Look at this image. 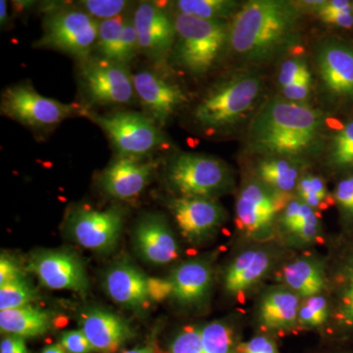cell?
Masks as SVG:
<instances>
[{
    "instance_id": "1",
    "label": "cell",
    "mask_w": 353,
    "mask_h": 353,
    "mask_svg": "<svg viewBox=\"0 0 353 353\" xmlns=\"http://www.w3.org/2000/svg\"><path fill=\"white\" fill-rule=\"evenodd\" d=\"M323 125V114L317 109L275 99L252 120L248 143L253 152L267 158L296 159L319 145Z\"/></svg>"
},
{
    "instance_id": "2",
    "label": "cell",
    "mask_w": 353,
    "mask_h": 353,
    "mask_svg": "<svg viewBox=\"0 0 353 353\" xmlns=\"http://www.w3.org/2000/svg\"><path fill=\"white\" fill-rule=\"evenodd\" d=\"M299 19V11L290 2L250 0L234 15L229 46L245 61H267L292 43Z\"/></svg>"
},
{
    "instance_id": "3",
    "label": "cell",
    "mask_w": 353,
    "mask_h": 353,
    "mask_svg": "<svg viewBox=\"0 0 353 353\" xmlns=\"http://www.w3.org/2000/svg\"><path fill=\"white\" fill-rule=\"evenodd\" d=\"M261 79L241 72L221 79L210 87L194 108V122L208 132L234 126L252 110L261 92Z\"/></svg>"
},
{
    "instance_id": "4",
    "label": "cell",
    "mask_w": 353,
    "mask_h": 353,
    "mask_svg": "<svg viewBox=\"0 0 353 353\" xmlns=\"http://www.w3.org/2000/svg\"><path fill=\"white\" fill-rule=\"evenodd\" d=\"M174 22V61L192 76H205L229 46L230 26L222 20L201 19L183 13L176 14Z\"/></svg>"
},
{
    "instance_id": "5",
    "label": "cell",
    "mask_w": 353,
    "mask_h": 353,
    "mask_svg": "<svg viewBox=\"0 0 353 353\" xmlns=\"http://www.w3.org/2000/svg\"><path fill=\"white\" fill-rule=\"evenodd\" d=\"M99 25V21L78 6L55 7L46 12L43 37L34 46L62 51L82 62L92 57Z\"/></svg>"
},
{
    "instance_id": "6",
    "label": "cell",
    "mask_w": 353,
    "mask_h": 353,
    "mask_svg": "<svg viewBox=\"0 0 353 353\" xmlns=\"http://www.w3.org/2000/svg\"><path fill=\"white\" fill-rule=\"evenodd\" d=\"M167 181L185 197L212 199L233 185V175L224 162L199 153H181L169 163Z\"/></svg>"
},
{
    "instance_id": "7",
    "label": "cell",
    "mask_w": 353,
    "mask_h": 353,
    "mask_svg": "<svg viewBox=\"0 0 353 353\" xmlns=\"http://www.w3.org/2000/svg\"><path fill=\"white\" fill-rule=\"evenodd\" d=\"M105 132L120 157L146 159L164 145L160 128L145 114L120 111L110 115L85 112Z\"/></svg>"
},
{
    "instance_id": "8",
    "label": "cell",
    "mask_w": 353,
    "mask_h": 353,
    "mask_svg": "<svg viewBox=\"0 0 353 353\" xmlns=\"http://www.w3.org/2000/svg\"><path fill=\"white\" fill-rule=\"evenodd\" d=\"M78 78L85 99L95 105L131 103L136 95L128 66L99 55L80 62Z\"/></svg>"
},
{
    "instance_id": "9",
    "label": "cell",
    "mask_w": 353,
    "mask_h": 353,
    "mask_svg": "<svg viewBox=\"0 0 353 353\" xmlns=\"http://www.w3.org/2000/svg\"><path fill=\"white\" fill-rule=\"evenodd\" d=\"M0 109L7 117L38 131L53 129L78 113V106L43 97L28 83L4 90Z\"/></svg>"
},
{
    "instance_id": "10",
    "label": "cell",
    "mask_w": 353,
    "mask_h": 353,
    "mask_svg": "<svg viewBox=\"0 0 353 353\" xmlns=\"http://www.w3.org/2000/svg\"><path fill=\"white\" fill-rule=\"evenodd\" d=\"M123 222L122 210L116 206L106 210L76 208L67 218V232L87 250L106 252L117 243Z\"/></svg>"
},
{
    "instance_id": "11",
    "label": "cell",
    "mask_w": 353,
    "mask_h": 353,
    "mask_svg": "<svg viewBox=\"0 0 353 353\" xmlns=\"http://www.w3.org/2000/svg\"><path fill=\"white\" fill-rule=\"evenodd\" d=\"M283 208L270 188L259 180L248 182L236 199L238 227L253 240H269L279 210Z\"/></svg>"
},
{
    "instance_id": "12",
    "label": "cell",
    "mask_w": 353,
    "mask_h": 353,
    "mask_svg": "<svg viewBox=\"0 0 353 353\" xmlns=\"http://www.w3.org/2000/svg\"><path fill=\"white\" fill-rule=\"evenodd\" d=\"M139 52L155 64L164 63L172 54L176 39L174 19L155 2H139L132 13Z\"/></svg>"
},
{
    "instance_id": "13",
    "label": "cell",
    "mask_w": 353,
    "mask_h": 353,
    "mask_svg": "<svg viewBox=\"0 0 353 353\" xmlns=\"http://www.w3.org/2000/svg\"><path fill=\"white\" fill-rule=\"evenodd\" d=\"M27 270L44 287L85 292L88 281L83 265L76 255L62 250H41L28 260Z\"/></svg>"
},
{
    "instance_id": "14",
    "label": "cell",
    "mask_w": 353,
    "mask_h": 353,
    "mask_svg": "<svg viewBox=\"0 0 353 353\" xmlns=\"http://www.w3.org/2000/svg\"><path fill=\"white\" fill-rule=\"evenodd\" d=\"M134 90L148 117L161 128L165 126L185 102L182 88L150 70L132 75Z\"/></svg>"
},
{
    "instance_id": "15",
    "label": "cell",
    "mask_w": 353,
    "mask_h": 353,
    "mask_svg": "<svg viewBox=\"0 0 353 353\" xmlns=\"http://www.w3.org/2000/svg\"><path fill=\"white\" fill-rule=\"evenodd\" d=\"M181 233L190 243H199L217 231L225 213L217 202L201 197L179 196L170 202Z\"/></svg>"
},
{
    "instance_id": "16",
    "label": "cell",
    "mask_w": 353,
    "mask_h": 353,
    "mask_svg": "<svg viewBox=\"0 0 353 353\" xmlns=\"http://www.w3.org/2000/svg\"><path fill=\"white\" fill-rule=\"evenodd\" d=\"M157 167L155 160L118 157L101 176V185L108 196L130 201L139 196Z\"/></svg>"
},
{
    "instance_id": "17",
    "label": "cell",
    "mask_w": 353,
    "mask_h": 353,
    "mask_svg": "<svg viewBox=\"0 0 353 353\" xmlns=\"http://www.w3.org/2000/svg\"><path fill=\"white\" fill-rule=\"evenodd\" d=\"M317 65L330 94L353 101V48L339 41H327L317 51Z\"/></svg>"
},
{
    "instance_id": "18",
    "label": "cell",
    "mask_w": 353,
    "mask_h": 353,
    "mask_svg": "<svg viewBox=\"0 0 353 353\" xmlns=\"http://www.w3.org/2000/svg\"><path fill=\"white\" fill-rule=\"evenodd\" d=\"M134 241L139 255L150 263L168 264L179 257L175 234L160 216L148 215L139 221Z\"/></svg>"
},
{
    "instance_id": "19",
    "label": "cell",
    "mask_w": 353,
    "mask_h": 353,
    "mask_svg": "<svg viewBox=\"0 0 353 353\" xmlns=\"http://www.w3.org/2000/svg\"><path fill=\"white\" fill-rule=\"evenodd\" d=\"M80 327L94 352L114 353L132 338V328L119 316L102 309H90L81 316Z\"/></svg>"
},
{
    "instance_id": "20",
    "label": "cell",
    "mask_w": 353,
    "mask_h": 353,
    "mask_svg": "<svg viewBox=\"0 0 353 353\" xmlns=\"http://www.w3.org/2000/svg\"><path fill=\"white\" fill-rule=\"evenodd\" d=\"M104 288L115 303L130 309H141L150 303L148 276L129 263L114 265L104 278Z\"/></svg>"
},
{
    "instance_id": "21",
    "label": "cell",
    "mask_w": 353,
    "mask_h": 353,
    "mask_svg": "<svg viewBox=\"0 0 353 353\" xmlns=\"http://www.w3.org/2000/svg\"><path fill=\"white\" fill-rule=\"evenodd\" d=\"M172 296L183 305L201 303L212 285V270L202 260H190L176 267L170 277Z\"/></svg>"
},
{
    "instance_id": "22",
    "label": "cell",
    "mask_w": 353,
    "mask_h": 353,
    "mask_svg": "<svg viewBox=\"0 0 353 353\" xmlns=\"http://www.w3.org/2000/svg\"><path fill=\"white\" fill-rule=\"evenodd\" d=\"M272 255L264 250H250L234 259L225 274V288L231 294H241L259 284L271 269Z\"/></svg>"
},
{
    "instance_id": "23",
    "label": "cell",
    "mask_w": 353,
    "mask_h": 353,
    "mask_svg": "<svg viewBox=\"0 0 353 353\" xmlns=\"http://www.w3.org/2000/svg\"><path fill=\"white\" fill-rule=\"evenodd\" d=\"M299 306V296L288 288L272 289L260 301L259 321L271 331H289L296 325Z\"/></svg>"
},
{
    "instance_id": "24",
    "label": "cell",
    "mask_w": 353,
    "mask_h": 353,
    "mask_svg": "<svg viewBox=\"0 0 353 353\" xmlns=\"http://www.w3.org/2000/svg\"><path fill=\"white\" fill-rule=\"evenodd\" d=\"M281 276L288 289L305 299L321 294L326 287L324 269L315 259L294 260L285 265Z\"/></svg>"
},
{
    "instance_id": "25",
    "label": "cell",
    "mask_w": 353,
    "mask_h": 353,
    "mask_svg": "<svg viewBox=\"0 0 353 353\" xmlns=\"http://www.w3.org/2000/svg\"><path fill=\"white\" fill-rule=\"evenodd\" d=\"M288 241L299 245H309L318 240L320 223L314 210L301 199H292L283 210L280 218Z\"/></svg>"
},
{
    "instance_id": "26",
    "label": "cell",
    "mask_w": 353,
    "mask_h": 353,
    "mask_svg": "<svg viewBox=\"0 0 353 353\" xmlns=\"http://www.w3.org/2000/svg\"><path fill=\"white\" fill-rule=\"evenodd\" d=\"M52 327V316L48 311L27 305L0 311L2 333L22 338H34L48 333Z\"/></svg>"
},
{
    "instance_id": "27",
    "label": "cell",
    "mask_w": 353,
    "mask_h": 353,
    "mask_svg": "<svg viewBox=\"0 0 353 353\" xmlns=\"http://www.w3.org/2000/svg\"><path fill=\"white\" fill-rule=\"evenodd\" d=\"M256 172L260 182L276 192H292L299 181V166L289 158H266L260 162Z\"/></svg>"
},
{
    "instance_id": "28",
    "label": "cell",
    "mask_w": 353,
    "mask_h": 353,
    "mask_svg": "<svg viewBox=\"0 0 353 353\" xmlns=\"http://www.w3.org/2000/svg\"><path fill=\"white\" fill-rule=\"evenodd\" d=\"M334 319L341 328L353 330V248L341 261L336 277Z\"/></svg>"
},
{
    "instance_id": "29",
    "label": "cell",
    "mask_w": 353,
    "mask_h": 353,
    "mask_svg": "<svg viewBox=\"0 0 353 353\" xmlns=\"http://www.w3.org/2000/svg\"><path fill=\"white\" fill-rule=\"evenodd\" d=\"M128 15L129 13L99 22V36L95 44L99 57L120 63L121 48Z\"/></svg>"
},
{
    "instance_id": "30",
    "label": "cell",
    "mask_w": 353,
    "mask_h": 353,
    "mask_svg": "<svg viewBox=\"0 0 353 353\" xmlns=\"http://www.w3.org/2000/svg\"><path fill=\"white\" fill-rule=\"evenodd\" d=\"M179 13L205 20H224L238 12L240 3L231 0H179Z\"/></svg>"
},
{
    "instance_id": "31",
    "label": "cell",
    "mask_w": 353,
    "mask_h": 353,
    "mask_svg": "<svg viewBox=\"0 0 353 353\" xmlns=\"http://www.w3.org/2000/svg\"><path fill=\"white\" fill-rule=\"evenodd\" d=\"M329 162L334 169H353V120L334 134L329 150Z\"/></svg>"
},
{
    "instance_id": "32",
    "label": "cell",
    "mask_w": 353,
    "mask_h": 353,
    "mask_svg": "<svg viewBox=\"0 0 353 353\" xmlns=\"http://www.w3.org/2000/svg\"><path fill=\"white\" fill-rule=\"evenodd\" d=\"M205 353H233V333L226 323L213 321L201 328Z\"/></svg>"
},
{
    "instance_id": "33",
    "label": "cell",
    "mask_w": 353,
    "mask_h": 353,
    "mask_svg": "<svg viewBox=\"0 0 353 353\" xmlns=\"http://www.w3.org/2000/svg\"><path fill=\"white\" fill-rule=\"evenodd\" d=\"M37 297L36 290L25 278L0 285V311L27 306Z\"/></svg>"
},
{
    "instance_id": "34",
    "label": "cell",
    "mask_w": 353,
    "mask_h": 353,
    "mask_svg": "<svg viewBox=\"0 0 353 353\" xmlns=\"http://www.w3.org/2000/svg\"><path fill=\"white\" fill-rule=\"evenodd\" d=\"M320 19L330 25L352 29L353 27L352 3L347 0H331L322 1L316 7Z\"/></svg>"
},
{
    "instance_id": "35",
    "label": "cell",
    "mask_w": 353,
    "mask_h": 353,
    "mask_svg": "<svg viewBox=\"0 0 353 353\" xmlns=\"http://www.w3.org/2000/svg\"><path fill=\"white\" fill-rule=\"evenodd\" d=\"M329 303L322 294L308 297L299 306L297 323L303 327H320L328 319Z\"/></svg>"
},
{
    "instance_id": "36",
    "label": "cell",
    "mask_w": 353,
    "mask_h": 353,
    "mask_svg": "<svg viewBox=\"0 0 353 353\" xmlns=\"http://www.w3.org/2000/svg\"><path fill=\"white\" fill-rule=\"evenodd\" d=\"M77 6L101 22L129 13L128 9L131 2L125 0H83L79 1Z\"/></svg>"
},
{
    "instance_id": "37",
    "label": "cell",
    "mask_w": 353,
    "mask_h": 353,
    "mask_svg": "<svg viewBox=\"0 0 353 353\" xmlns=\"http://www.w3.org/2000/svg\"><path fill=\"white\" fill-rule=\"evenodd\" d=\"M299 199L311 208H320L327 196L326 185L318 176L306 175L299 179L296 187Z\"/></svg>"
},
{
    "instance_id": "38",
    "label": "cell",
    "mask_w": 353,
    "mask_h": 353,
    "mask_svg": "<svg viewBox=\"0 0 353 353\" xmlns=\"http://www.w3.org/2000/svg\"><path fill=\"white\" fill-rule=\"evenodd\" d=\"M310 78H312V74L307 61L303 57H290L281 65L278 82L281 88H284L297 81Z\"/></svg>"
},
{
    "instance_id": "39",
    "label": "cell",
    "mask_w": 353,
    "mask_h": 353,
    "mask_svg": "<svg viewBox=\"0 0 353 353\" xmlns=\"http://www.w3.org/2000/svg\"><path fill=\"white\" fill-rule=\"evenodd\" d=\"M169 353H205L201 328L183 330L172 341Z\"/></svg>"
},
{
    "instance_id": "40",
    "label": "cell",
    "mask_w": 353,
    "mask_h": 353,
    "mask_svg": "<svg viewBox=\"0 0 353 353\" xmlns=\"http://www.w3.org/2000/svg\"><path fill=\"white\" fill-rule=\"evenodd\" d=\"M139 52L138 34L134 27L132 14L127 16L123 34L122 48H121L120 63L129 65Z\"/></svg>"
},
{
    "instance_id": "41",
    "label": "cell",
    "mask_w": 353,
    "mask_h": 353,
    "mask_svg": "<svg viewBox=\"0 0 353 353\" xmlns=\"http://www.w3.org/2000/svg\"><path fill=\"white\" fill-rule=\"evenodd\" d=\"M334 196L343 218L353 221V176L338 183Z\"/></svg>"
},
{
    "instance_id": "42",
    "label": "cell",
    "mask_w": 353,
    "mask_h": 353,
    "mask_svg": "<svg viewBox=\"0 0 353 353\" xmlns=\"http://www.w3.org/2000/svg\"><path fill=\"white\" fill-rule=\"evenodd\" d=\"M60 345L68 353H92L94 348L82 330L64 332L60 336Z\"/></svg>"
},
{
    "instance_id": "43",
    "label": "cell",
    "mask_w": 353,
    "mask_h": 353,
    "mask_svg": "<svg viewBox=\"0 0 353 353\" xmlns=\"http://www.w3.org/2000/svg\"><path fill=\"white\" fill-rule=\"evenodd\" d=\"M311 85H312V78L297 81V82L282 88L283 94L287 101L296 102V103H303L304 101H307L309 95H310Z\"/></svg>"
},
{
    "instance_id": "44",
    "label": "cell",
    "mask_w": 353,
    "mask_h": 353,
    "mask_svg": "<svg viewBox=\"0 0 353 353\" xmlns=\"http://www.w3.org/2000/svg\"><path fill=\"white\" fill-rule=\"evenodd\" d=\"M22 278H25L24 274L21 270L17 262L14 261L12 257L1 254V259H0V285H6L7 283L13 282V281L19 280Z\"/></svg>"
},
{
    "instance_id": "45",
    "label": "cell",
    "mask_w": 353,
    "mask_h": 353,
    "mask_svg": "<svg viewBox=\"0 0 353 353\" xmlns=\"http://www.w3.org/2000/svg\"><path fill=\"white\" fill-rule=\"evenodd\" d=\"M148 296L150 301H161L172 296L173 288L168 279L148 277Z\"/></svg>"
},
{
    "instance_id": "46",
    "label": "cell",
    "mask_w": 353,
    "mask_h": 353,
    "mask_svg": "<svg viewBox=\"0 0 353 353\" xmlns=\"http://www.w3.org/2000/svg\"><path fill=\"white\" fill-rule=\"evenodd\" d=\"M243 353H280V352L271 339L265 336H257L245 343Z\"/></svg>"
},
{
    "instance_id": "47",
    "label": "cell",
    "mask_w": 353,
    "mask_h": 353,
    "mask_svg": "<svg viewBox=\"0 0 353 353\" xmlns=\"http://www.w3.org/2000/svg\"><path fill=\"white\" fill-rule=\"evenodd\" d=\"M0 353H30L22 336L7 334L0 343Z\"/></svg>"
},
{
    "instance_id": "48",
    "label": "cell",
    "mask_w": 353,
    "mask_h": 353,
    "mask_svg": "<svg viewBox=\"0 0 353 353\" xmlns=\"http://www.w3.org/2000/svg\"><path fill=\"white\" fill-rule=\"evenodd\" d=\"M0 21H1V26L6 24L7 21V4L3 0L0 1Z\"/></svg>"
},
{
    "instance_id": "49",
    "label": "cell",
    "mask_w": 353,
    "mask_h": 353,
    "mask_svg": "<svg viewBox=\"0 0 353 353\" xmlns=\"http://www.w3.org/2000/svg\"><path fill=\"white\" fill-rule=\"evenodd\" d=\"M41 353H66L60 345H48Z\"/></svg>"
},
{
    "instance_id": "50",
    "label": "cell",
    "mask_w": 353,
    "mask_h": 353,
    "mask_svg": "<svg viewBox=\"0 0 353 353\" xmlns=\"http://www.w3.org/2000/svg\"><path fill=\"white\" fill-rule=\"evenodd\" d=\"M121 353H154L152 347H136L132 350H125Z\"/></svg>"
},
{
    "instance_id": "51",
    "label": "cell",
    "mask_w": 353,
    "mask_h": 353,
    "mask_svg": "<svg viewBox=\"0 0 353 353\" xmlns=\"http://www.w3.org/2000/svg\"><path fill=\"white\" fill-rule=\"evenodd\" d=\"M352 11H353V2H352Z\"/></svg>"
}]
</instances>
